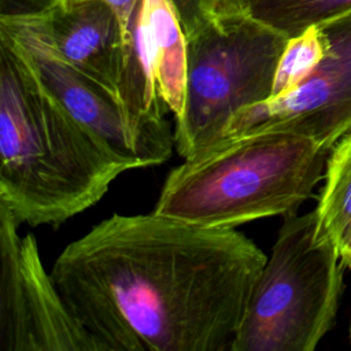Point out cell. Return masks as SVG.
<instances>
[{"label": "cell", "instance_id": "5bb4252c", "mask_svg": "<svg viewBox=\"0 0 351 351\" xmlns=\"http://www.w3.org/2000/svg\"><path fill=\"white\" fill-rule=\"evenodd\" d=\"M252 0H210L213 11L217 14L244 12Z\"/></svg>", "mask_w": 351, "mask_h": 351}, {"label": "cell", "instance_id": "4fadbf2b", "mask_svg": "<svg viewBox=\"0 0 351 351\" xmlns=\"http://www.w3.org/2000/svg\"><path fill=\"white\" fill-rule=\"evenodd\" d=\"M103 1H106L117 12L122 23V27L125 30L126 38L129 41L132 34V25L141 0H103Z\"/></svg>", "mask_w": 351, "mask_h": 351}, {"label": "cell", "instance_id": "ba28073f", "mask_svg": "<svg viewBox=\"0 0 351 351\" xmlns=\"http://www.w3.org/2000/svg\"><path fill=\"white\" fill-rule=\"evenodd\" d=\"M33 15L62 59L118 96L128 38L106 1L34 0Z\"/></svg>", "mask_w": 351, "mask_h": 351}, {"label": "cell", "instance_id": "5b68a950", "mask_svg": "<svg viewBox=\"0 0 351 351\" xmlns=\"http://www.w3.org/2000/svg\"><path fill=\"white\" fill-rule=\"evenodd\" d=\"M185 36L186 84L174 147L188 159L221 140L241 108L271 97L288 37L247 12H214Z\"/></svg>", "mask_w": 351, "mask_h": 351}, {"label": "cell", "instance_id": "7a4b0ae2", "mask_svg": "<svg viewBox=\"0 0 351 351\" xmlns=\"http://www.w3.org/2000/svg\"><path fill=\"white\" fill-rule=\"evenodd\" d=\"M0 204L19 225L58 226L90 208L130 167L0 33Z\"/></svg>", "mask_w": 351, "mask_h": 351}, {"label": "cell", "instance_id": "3957f363", "mask_svg": "<svg viewBox=\"0 0 351 351\" xmlns=\"http://www.w3.org/2000/svg\"><path fill=\"white\" fill-rule=\"evenodd\" d=\"M330 149L280 129L225 136L165 180L154 213L207 228L288 217L325 177Z\"/></svg>", "mask_w": 351, "mask_h": 351}, {"label": "cell", "instance_id": "6da1fadb", "mask_svg": "<svg viewBox=\"0 0 351 351\" xmlns=\"http://www.w3.org/2000/svg\"><path fill=\"white\" fill-rule=\"evenodd\" d=\"M266 259L234 229L152 211L103 219L49 273L100 351H232Z\"/></svg>", "mask_w": 351, "mask_h": 351}, {"label": "cell", "instance_id": "e0dca14e", "mask_svg": "<svg viewBox=\"0 0 351 351\" xmlns=\"http://www.w3.org/2000/svg\"><path fill=\"white\" fill-rule=\"evenodd\" d=\"M350 337H351V330H350Z\"/></svg>", "mask_w": 351, "mask_h": 351}, {"label": "cell", "instance_id": "7c38bea8", "mask_svg": "<svg viewBox=\"0 0 351 351\" xmlns=\"http://www.w3.org/2000/svg\"><path fill=\"white\" fill-rule=\"evenodd\" d=\"M326 47L321 25H313L289 37L276 69L271 97L282 96L304 81L324 59Z\"/></svg>", "mask_w": 351, "mask_h": 351}, {"label": "cell", "instance_id": "52a82bcc", "mask_svg": "<svg viewBox=\"0 0 351 351\" xmlns=\"http://www.w3.org/2000/svg\"><path fill=\"white\" fill-rule=\"evenodd\" d=\"M319 25L328 47L315 70L288 93L241 108L222 137L280 129L304 134L332 151L351 133V11Z\"/></svg>", "mask_w": 351, "mask_h": 351}, {"label": "cell", "instance_id": "277c9868", "mask_svg": "<svg viewBox=\"0 0 351 351\" xmlns=\"http://www.w3.org/2000/svg\"><path fill=\"white\" fill-rule=\"evenodd\" d=\"M343 265L336 244L317 234L315 210L285 217L232 351H313L333 326Z\"/></svg>", "mask_w": 351, "mask_h": 351}, {"label": "cell", "instance_id": "2e32d148", "mask_svg": "<svg viewBox=\"0 0 351 351\" xmlns=\"http://www.w3.org/2000/svg\"><path fill=\"white\" fill-rule=\"evenodd\" d=\"M171 1L177 8H188L193 4H196L199 0H171Z\"/></svg>", "mask_w": 351, "mask_h": 351}, {"label": "cell", "instance_id": "9a60e30c", "mask_svg": "<svg viewBox=\"0 0 351 351\" xmlns=\"http://www.w3.org/2000/svg\"><path fill=\"white\" fill-rule=\"evenodd\" d=\"M337 250H339L343 263L351 269V223L344 230V233L337 244Z\"/></svg>", "mask_w": 351, "mask_h": 351}, {"label": "cell", "instance_id": "8fae6325", "mask_svg": "<svg viewBox=\"0 0 351 351\" xmlns=\"http://www.w3.org/2000/svg\"><path fill=\"white\" fill-rule=\"evenodd\" d=\"M348 11L351 0H252L244 12L289 38Z\"/></svg>", "mask_w": 351, "mask_h": 351}, {"label": "cell", "instance_id": "9c48e42d", "mask_svg": "<svg viewBox=\"0 0 351 351\" xmlns=\"http://www.w3.org/2000/svg\"><path fill=\"white\" fill-rule=\"evenodd\" d=\"M133 23L143 33L158 90L173 117L184 106L186 36L171 0H141Z\"/></svg>", "mask_w": 351, "mask_h": 351}, {"label": "cell", "instance_id": "8992f818", "mask_svg": "<svg viewBox=\"0 0 351 351\" xmlns=\"http://www.w3.org/2000/svg\"><path fill=\"white\" fill-rule=\"evenodd\" d=\"M0 204V351H100L47 273L33 233Z\"/></svg>", "mask_w": 351, "mask_h": 351}, {"label": "cell", "instance_id": "30bf717a", "mask_svg": "<svg viewBox=\"0 0 351 351\" xmlns=\"http://www.w3.org/2000/svg\"><path fill=\"white\" fill-rule=\"evenodd\" d=\"M317 213V234L332 240L336 247L351 223V133L344 136L330 151L325 184Z\"/></svg>", "mask_w": 351, "mask_h": 351}]
</instances>
